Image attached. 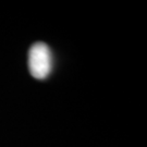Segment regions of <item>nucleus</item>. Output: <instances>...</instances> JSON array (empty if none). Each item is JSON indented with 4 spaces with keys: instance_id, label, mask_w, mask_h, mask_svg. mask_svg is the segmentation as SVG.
Returning a JSON list of instances; mask_svg holds the SVG:
<instances>
[{
    "instance_id": "nucleus-1",
    "label": "nucleus",
    "mask_w": 147,
    "mask_h": 147,
    "mask_svg": "<svg viewBox=\"0 0 147 147\" xmlns=\"http://www.w3.org/2000/svg\"><path fill=\"white\" fill-rule=\"evenodd\" d=\"M53 65V53L48 45L42 42L32 45L28 50V70L33 78L45 80L51 73Z\"/></svg>"
}]
</instances>
